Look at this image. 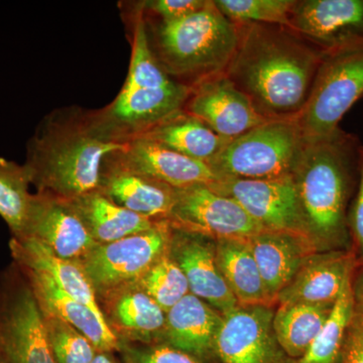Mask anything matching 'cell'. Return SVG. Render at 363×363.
Instances as JSON below:
<instances>
[{
	"instance_id": "obj_1",
	"label": "cell",
	"mask_w": 363,
	"mask_h": 363,
	"mask_svg": "<svg viewBox=\"0 0 363 363\" xmlns=\"http://www.w3.org/2000/svg\"><path fill=\"white\" fill-rule=\"evenodd\" d=\"M238 25V45L224 74L266 121L297 118L324 55L288 26Z\"/></svg>"
},
{
	"instance_id": "obj_2",
	"label": "cell",
	"mask_w": 363,
	"mask_h": 363,
	"mask_svg": "<svg viewBox=\"0 0 363 363\" xmlns=\"http://www.w3.org/2000/svg\"><path fill=\"white\" fill-rule=\"evenodd\" d=\"M360 147L357 138L341 128L323 138H305L292 178L318 252L352 250L348 211L357 185Z\"/></svg>"
},
{
	"instance_id": "obj_3",
	"label": "cell",
	"mask_w": 363,
	"mask_h": 363,
	"mask_svg": "<svg viewBox=\"0 0 363 363\" xmlns=\"http://www.w3.org/2000/svg\"><path fill=\"white\" fill-rule=\"evenodd\" d=\"M125 145L100 135L91 111L64 107L40 121L28 140L23 166L37 192L73 200L99 188L105 157Z\"/></svg>"
},
{
	"instance_id": "obj_4",
	"label": "cell",
	"mask_w": 363,
	"mask_h": 363,
	"mask_svg": "<svg viewBox=\"0 0 363 363\" xmlns=\"http://www.w3.org/2000/svg\"><path fill=\"white\" fill-rule=\"evenodd\" d=\"M145 20L152 52L172 80L192 88L225 73L238 45V25L214 0L179 20L162 21L145 14Z\"/></svg>"
},
{
	"instance_id": "obj_5",
	"label": "cell",
	"mask_w": 363,
	"mask_h": 363,
	"mask_svg": "<svg viewBox=\"0 0 363 363\" xmlns=\"http://www.w3.org/2000/svg\"><path fill=\"white\" fill-rule=\"evenodd\" d=\"M304 142L297 119L267 121L229 140L206 164L220 179L264 180L290 177Z\"/></svg>"
},
{
	"instance_id": "obj_6",
	"label": "cell",
	"mask_w": 363,
	"mask_h": 363,
	"mask_svg": "<svg viewBox=\"0 0 363 363\" xmlns=\"http://www.w3.org/2000/svg\"><path fill=\"white\" fill-rule=\"evenodd\" d=\"M169 235L171 224L160 220L149 230L97 245L80 266L96 294L98 303L116 291L138 285L168 250Z\"/></svg>"
},
{
	"instance_id": "obj_7",
	"label": "cell",
	"mask_w": 363,
	"mask_h": 363,
	"mask_svg": "<svg viewBox=\"0 0 363 363\" xmlns=\"http://www.w3.org/2000/svg\"><path fill=\"white\" fill-rule=\"evenodd\" d=\"M0 351L11 363H56L37 298L16 264L0 276Z\"/></svg>"
},
{
	"instance_id": "obj_8",
	"label": "cell",
	"mask_w": 363,
	"mask_h": 363,
	"mask_svg": "<svg viewBox=\"0 0 363 363\" xmlns=\"http://www.w3.org/2000/svg\"><path fill=\"white\" fill-rule=\"evenodd\" d=\"M363 95V51L324 57L304 109L297 117L303 135L323 138Z\"/></svg>"
},
{
	"instance_id": "obj_9",
	"label": "cell",
	"mask_w": 363,
	"mask_h": 363,
	"mask_svg": "<svg viewBox=\"0 0 363 363\" xmlns=\"http://www.w3.org/2000/svg\"><path fill=\"white\" fill-rule=\"evenodd\" d=\"M190 93V87L178 82L161 88L123 85L111 104L91 111V116L100 135L112 143L125 145L182 111Z\"/></svg>"
},
{
	"instance_id": "obj_10",
	"label": "cell",
	"mask_w": 363,
	"mask_h": 363,
	"mask_svg": "<svg viewBox=\"0 0 363 363\" xmlns=\"http://www.w3.org/2000/svg\"><path fill=\"white\" fill-rule=\"evenodd\" d=\"M288 28L324 57L363 51V0H295Z\"/></svg>"
},
{
	"instance_id": "obj_11",
	"label": "cell",
	"mask_w": 363,
	"mask_h": 363,
	"mask_svg": "<svg viewBox=\"0 0 363 363\" xmlns=\"http://www.w3.org/2000/svg\"><path fill=\"white\" fill-rule=\"evenodd\" d=\"M208 186L235 200L264 230L297 234L312 241L292 176L264 180L222 178Z\"/></svg>"
},
{
	"instance_id": "obj_12",
	"label": "cell",
	"mask_w": 363,
	"mask_h": 363,
	"mask_svg": "<svg viewBox=\"0 0 363 363\" xmlns=\"http://www.w3.org/2000/svg\"><path fill=\"white\" fill-rule=\"evenodd\" d=\"M168 221L177 228L216 241L248 240L264 230L235 200L215 192L208 185L176 190Z\"/></svg>"
},
{
	"instance_id": "obj_13",
	"label": "cell",
	"mask_w": 363,
	"mask_h": 363,
	"mask_svg": "<svg viewBox=\"0 0 363 363\" xmlns=\"http://www.w3.org/2000/svg\"><path fill=\"white\" fill-rule=\"evenodd\" d=\"M272 306H236L222 314L217 363H293L274 333Z\"/></svg>"
},
{
	"instance_id": "obj_14",
	"label": "cell",
	"mask_w": 363,
	"mask_h": 363,
	"mask_svg": "<svg viewBox=\"0 0 363 363\" xmlns=\"http://www.w3.org/2000/svg\"><path fill=\"white\" fill-rule=\"evenodd\" d=\"M18 238L39 241L59 257L79 264L98 245L70 202L45 192L33 194L25 229Z\"/></svg>"
},
{
	"instance_id": "obj_15",
	"label": "cell",
	"mask_w": 363,
	"mask_h": 363,
	"mask_svg": "<svg viewBox=\"0 0 363 363\" xmlns=\"http://www.w3.org/2000/svg\"><path fill=\"white\" fill-rule=\"evenodd\" d=\"M183 111L228 140L267 121L224 73L191 88Z\"/></svg>"
},
{
	"instance_id": "obj_16",
	"label": "cell",
	"mask_w": 363,
	"mask_h": 363,
	"mask_svg": "<svg viewBox=\"0 0 363 363\" xmlns=\"http://www.w3.org/2000/svg\"><path fill=\"white\" fill-rule=\"evenodd\" d=\"M168 253L185 274L191 294L221 314L238 306L217 264L216 240L171 225Z\"/></svg>"
},
{
	"instance_id": "obj_17",
	"label": "cell",
	"mask_w": 363,
	"mask_h": 363,
	"mask_svg": "<svg viewBox=\"0 0 363 363\" xmlns=\"http://www.w3.org/2000/svg\"><path fill=\"white\" fill-rule=\"evenodd\" d=\"M123 150L105 157L98 190L140 216L156 221L168 220L175 204L176 189L133 168L121 157Z\"/></svg>"
},
{
	"instance_id": "obj_18",
	"label": "cell",
	"mask_w": 363,
	"mask_h": 363,
	"mask_svg": "<svg viewBox=\"0 0 363 363\" xmlns=\"http://www.w3.org/2000/svg\"><path fill=\"white\" fill-rule=\"evenodd\" d=\"M357 266L352 250L313 253L279 293L277 304L334 305Z\"/></svg>"
},
{
	"instance_id": "obj_19",
	"label": "cell",
	"mask_w": 363,
	"mask_h": 363,
	"mask_svg": "<svg viewBox=\"0 0 363 363\" xmlns=\"http://www.w3.org/2000/svg\"><path fill=\"white\" fill-rule=\"evenodd\" d=\"M222 314L193 294L167 312L159 342L192 355L203 363H217V336Z\"/></svg>"
},
{
	"instance_id": "obj_20",
	"label": "cell",
	"mask_w": 363,
	"mask_h": 363,
	"mask_svg": "<svg viewBox=\"0 0 363 363\" xmlns=\"http://www.w3.org/2000/svg\"><path fill=\"white\" fill-rule=\"evenodd\" d=\"M105 321L121 343L159 342L167 313L138 285L99 301Z\"/></svg>"
},
{
	"instance_id": "obj_21",
	"label": "cell",
	"mask_w": 363,
	"mask_h": 363,
	"mask_svg": "<svg viewBox=\"0 0 363 363\" xmlns=\"http://www.w3.org/2000/svg\"><path fill=\"white\" fill-rule=\"evenodd\" d=\"M121 155L133 168L176 190L211 185L220 180L206 162L184 156L147 138L130 140Z\"/></svg>"
},
{
	"instance_id": "obj_22",
	"label": "cell",
	"mask_w": 363,
	"mask_h": 363,
	"mask_svg": "<svg viewBox=\"0 0 363 363\" xmlns=\"http://www.w3.org/2000/svg\"><path fill=\"white\" fill-rule=\"evenodd\" d=\"M248 242L274 305L306 260L318 252L314 243L304 236L281 231H260L248 238Z\"/></svg>"
},
{
	"instance_id": "obj_23",
	"label": "cell",
	"mask_w": 363,
	"mask_h": 363,
	"mask_svg": "<svg viewBox=\"0 0 363 363\" xmlns=\"http://www.w3.org/2000/svg\"><path fill=\"white\" fill-rule=\"evenodd\" d=\"M18 267L28 281L39 305L47 308L77 329L97 351L109 353L121 351L123 343L109 328L102 313L94 311L77 298L72 297L49 277Z\"/></svg>"
},
{
	"instance_id": "obj_24",
	"label": "cell",
	"mask_w": 363,
	"mask_h": 363,
	"mask_svg": "<svg viewBox=\"0 0 363 363\" xmlns=\"http://www.w3.org/2000/svg\"><path fill=\"white\" fill-rule=\"evenodd\" d=\"M9 250L16 266L49 277L72 297L102 313L96 294L78 262L59 257L39 241L30 238H11Z\"/></svg>"
},
{
	"instance_id": "obj_25",
	"label": "cell",
	"mask_w": 363,
	"mask_h": 363,
	"mask_svg": "<svg viewBox=\"0 0 363 363\" xmlns=\"http://www.w3.org/2000/svg\"><path fill=\"white\" fill-rule=\"evenodd\" d=\"M68 201L98 245L149 230L160 221L131 212L98 189Z\"/></svg>"
},
{
	"instance_id": "obj_26",
	"label": "cell",
	"mask_w": 363,
	"mask_h": 363,
	"mask_svg": "<svg viewBox=\"0 0 363 363\" xmlns=\"http://www.w3.org/2000/svg\"><path fill=\"white\" fill-rule=\"evenodd\" d=\"M140 138L204 162L213 159L229 142L183 109L157 124Z\"/></svg>"
},
{
	"instance_id": "obj_27",
	"label": "cell",
	"mask_w": 363,
	"mask_h": 363,
	"mask_svg": "<svg viewBox=\"0 0 363 363\" xmlns=\"http://www.w3.org/2000/svg\"><path fill=\"white\" fill-rule=\"evenodd\" d=\"M217 264L238 305L272 306L248 240L216 241Z\"/></svg>"
},
{
	"instance_id": "obj_28",
	"label": "cell",
	"mask_w": 363,
	"mask_h": 363,
	"mask_svg": "<svg viewBox=\"0 0 363 363\" xmlns=\"http://www.w3.org/2000/svg\"><path fill=\"white\" fill-rule=\"evenodd\" d=\"M333 306L278 304L272 326L279 345L291 359L297 360L307 352Z\"/></svg>"
},
{
	"instance_id": "obj_29",
	"label": "cell",
	"mask_w": 363,
	"mask_h": 363,
	"mask_svg": "<svg viewBox=\"0 0 363 363\" xmlns=\"http://www.w3.org/2000/svg\"><path fill=\"white\" fill-rule=\"evenodd\" d=\"M352 319L350 281L332 308L330 315L309 350L293 363H340Z\"/></svg>"
},
{
	"instance_id": "obj_30",
	"label": "cell",
	"mask_w": 363,
	"mask_h": 363,
	"mask_svg": "<svg viewBox=\"0 0 363 363\" xmlns=\"http://www.w3.org/2000/svg\"><path fill=\"white\" fill-rule=\"evenodd\" d=\"M23 164L0 157V216L13 234L21 238L25 229L33 194Z\"/></svg>"
},
{
	"instance_id": "obj_31",
	"label": "cell",
	"mask_w": 363,
	"mask_h": 363,
	"mask_svg": "<svg viewBox=\"0 0 363 363\" xmlns=\"http://www.w3.org/2000/svg\"><path fill=\"white\" fill-rule=\"evenodd\" d=\"M136 6L131 18V59L124 85L135 88H161L173 84L176 81L172 80L162 70L150 48L143 4Z\"/></svg>"
},
{
	"instance_id": "obj_32",
	"label": "cell",
	"mask_w": 363,
	"mask_h": 363,
	"mask_svg": "<svg viewBox=\"0 0 363 363\" xmlns=\"http://www.w3.org/2000/svg\"><path fill=\"white\" fill-rule=\"evenodd\" d=\"M39 304V303H38ZM40 308L45 334L56 363H92L93 344L77 329L47 308Z\"/></svg>"
},
{
	"instance_id": "obj_33",
	"label": "cell",
	"mask_w": 363,
	"mask_h": 363,
	"mask_svg": "<svg viewBox=\"0 0 363 363\" xmlns=\"http://www.w3.org/2000/svg\"><path fill=\"white\" fill-rule=\"evenodd\" d=\"M138 286L166 313L190 294L185 274L169 257L168 250L155 262Z\"/></svg>"
},
{
	"instance_id": "obj_34",
	"label": "cell",
	"mask_w": 363,
	"mask_h": 363,
	"mask_svg": "<svg viewBox=\"0 0 363 363\" xmlns=\"http://www.w3.org/2000/svg\"><path fill=\"white\" fill-rule=\"evenodd\" d=\"M214 4L233 23L288 26L295 0H214Z\"/></svg>"
},
{
	"instance_id": "obj_35",
	"label": "cell",
	"mask_w": 363,
	"mask_h": 363,
	"mask_svg": "<svg viewBox=\"0 0 363 363\" xmlns=\"http://www.w3.org/2000/svg\"><path fill=\"white\" fill-rule=\"evenodd\" d=\"M123 363H203L199 359L162 343H123Z\"/></svg>"
},
{
	"instance_id": "obj_36",
	"label": "cell",
	"mask_w": 363,
	"mask_h": 363,
	"mask_svg": "<svg viewBox=\"0 0 363 363\" xmlns=\"http://www.w3.org/2000/svg\"><path fill=\"white\" fill-rule=\"evenodd\" d=\"M357 192L348 211V230L351 247L357 255L358 264L363 262V145L359 149Z\"/></svg>"
},
{
	"instance_id": "obj_37",
	"label": "cell",
	"mask_w": 363,
	"mask_h": 363,
	"mask_svg": "<svg viewBox=\"0 0 363 363\" xmlns=\"http://www.w3.org/2000/svg\"><path fill=\"white\" fill-rule=\"evenodd\" d=\"M208 0H149L143 1L145 16L162 21H171L194 13L206 6Z\"/></svg>"
},
{
	"instance_id": "obj_38",
	"label": "cell",
	"mask_w": 363,
	"mask_h": 363,
	"mask_svg": "<svg viewBox=\"0 0 363 363\" xmlns=\"http://www.w3.org/2000/svg\"><path fill=\"white\" fill-rule=\"evenodd\" d=\"M340 363H363V328L353 321L344 344Z\"/></svg>"
},
{
	"instance_id": "obj_39",
	"label": "cell",
	"mask_w": 363,
	"mask_h": 363,
	"mask_svg": "<svg viewBox=\"0 0 363 363\" xmlns=\"http://www.w3.org/2000/svg\"><path fill=\"white\" fill-rule=\"evenodd\" d=\"M351 295H352V321L363 328V262L358 264L351 279Z\"/></svg>"
},
{
	"instance_id": "obj_40",
	"label": "cell",
	"mask_w": 363,
	"mask_h": 363,
	"mask_svg": "<svg viewBox=\"0 0 363 363\" xmlns=\"http://www.w3.org/2000/svg\"><path fill=\"white\" fill-rule=\"evenodd\" d=\"M92 363H118L116 362V358L112 357V353L101 352L97 351L94 358H93Z\"/></svg>"
},
{
	"instance_id": "obj_41",
	"label": "cell",
	"mask_w": 363,
	"mask_h": 363,
	"mask_svg": "<svg viewBox=\"0 0 363 363\" xmlns=\"http://www.w3.org/2000/svg\"><path fill=\"white\" fill-rule=\"evenodd\" d=\"M0 363H11L1 351H0Z\"/></svg>"
}]
</instances>
